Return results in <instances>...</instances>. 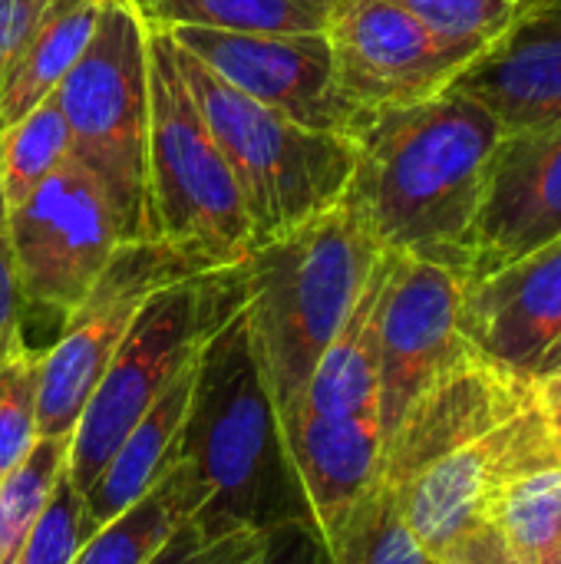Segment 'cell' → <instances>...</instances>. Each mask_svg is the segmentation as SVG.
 <instances>
[{
    "label": "cell",
    "instance_id": "obj_1",
    "mask_svg": "<svg viewBox=\"0 0 561 564\" xmlns=\"http://www.w3.org/2000/svg\"><path fill=\"white\" fill-rule=\"evenodd\" d=\"M357 165L347 202L390 254L440 261L463 278L503 122L470 93H446L367 116L354 129Z\"/></svg>",
    "mask_w": 561,
    "mask_h": 564
},
{
    "label": "cell",
    "instance_id": "obj_2",
    "mask_svg": "<svg viewBox=\"0 0 561 564\" xmlns=\"http://www.w3.org/2000/svg\"><path fill=\"white\" fill-rule=\"evenodd\" d=\"M179 459L202 489L195 519L212 535L235 529L271 532L284 522L314 529L274 400L251 350L245 304L198 350Z\"/></svg>",
    "mask_w": 561,
    "mask_h": 564
},
{
    "label": "cell",
    "instance_id": "obj_3",
    "mask_svg": "<svg viewBox=\"0 0 561 564\" xmlns=\"http://www.w3.org/2000/svg\"><path fill=\"white\" fill-rule=\"evenodd\" d=\"M380 258V245L344 198L241 261L251 350L278 420L301 403Z\"/></svg>",
    "mask_w": 561,
    "mask_h": 564
},
{
    "label": "cell",
    "instance_id": "obj_4",
    "mask_svg": "<svg viewBox=\"0 0 561 564\" xmlns=\"http://www.w3.org/2000/svg\"><path fill=\"white\" fill-rule=\"evenodd\" d=\"M175 56L238 182L255 248L344 202L357 165V145L350 135L308 129L284 112L248 99L179 43Z\"/></svg>",
    "mask_w": 561,
    "mask_h": 564
},
{
    "label": "cell",
    "instance_id": "obj_5",
    "mask_svg": "<svg viewBox=\"0 0 561 564\" xmlns=\"http://www.w3.org/2000/svg\"><path fill=\"white\" fill-rule=\"evenodd\" d=\"M149 231L202 268L255 248L238 182L159 23H149Z\"/></svg>",
    "mask_w": 561,
    "mask_h": 564
},
{
    "label": "cell",
    "instance_id": "obj_6",
    "mask_svg": "<svg viewBox=\"0 0 561 564\" xmlns=\"http://www.w3.org/2000/svg\"><path fill=\"white\" fill-rule=\"evenodd\" d=\"M241 304V261L179 278L145 301L69 436L66 476L76 492H89L126 433Z\"/></svg>",
    "mask_w": 561,
    "mask_h": 564
},
{
    "label": "cell",
    "instance_id": "obj_7",
    "mask_svg": "<svg viewBox=\"0 0 561 564\" xmlns=\"http://www.w3.org/2000/svg\"><path fill=\"white\" fill-rule=\"evenodd\" d=\"M69 155L99 182L122 241L149 231V23L129 0H106L99 26L53 93Z\"/></svg>",
    "mask_w": 561,
    "mask_h": 564
},
{
    "label": "cell",
    "instance_id": "obj_8",
    "mask_svg": "<svg viewBox=\"0 0 561 564\" xmlns=\"http://www.w3.org/2000/svg\"><path fill=\"white\" fill-rule=\"evenodd\" d=\"M208 271L165 241H122L89 294L63 321L40 360L36 436H73L86 403L109 370L145 301L179 278Z\"/></svg>",
    "mask_w": 561,
    "mask_h": 564
},
{
    "label": "cell",
    "instance_id": "obj_9",
    "mask_svg": "<svg viewBox=\"0 0 561 564\" xmlns=\"http://www.w3.org/2000/svg\"><path fill=\"white\" fill-rule=\"evenodd\" d=\"M7 231L23 307L46 311L60 324L122 245L106 192L73 155L33 195L7 208Z\"/></svg>",
    "mask_w": 561,
    "mask_h": 564
},
{
    "label": "cell",
    "instance_id": "obj_10",
    "mask_svg": "<svg viewBox=\"0 0 561 564\" xmlns=\"http://www.w3.org/2000/svg\"><path fill=\"white\" fill-rule=\"evenodd\" d=\"M555 466V426L539 393L513 420L413 476L393 502L420 549L436 562L453 542L489 525L516 482Z\"/></svg>",
    "mask_w": 561,
    "mask_h": 564
},
{
    "label": "cell",
    "instance_id": "obj_11",
    "mask_svg": "<svg viewBox=\"0 0 561 564\" xmlns=\"http://www.w3.org/2000/svg\"><path fill=\"white\" fill-rule=\"evenodd\" d=\"M327 40L337 89L357 126L367 116L446 93L479 56V50L440 36L393 0H341Z\"/></svg>",
    "mask_w": 561,
    "mask_h": 564
},
{
    "label": "cell",
    "instance_id": "obj_12",
    "mask_svg": "<svg viewBox=\"0 0 561 564\" xmlns=\"http://www.w3.org/2000/svg\"><path fill=\"white\" fill-rule=\"evenodd\" d=\"M460 271L430 258L384 251V288L377 304L384 440L423 387L470 350L460 330Z\"/></svg>",
    "mask_w": 561,
    "mask_h": 564
},
{
    "label": "cell",
    "instance_id": "obj_13",
    "mask_svg": "<svg viewBox=\"0 0 561 564\" xmlns=\"http://www.w3.org/2000/svg\"><path fill=\"white\" fill-rule=\"evenodd\" d=\"M165 33L248 99L308 129L354 135L357 116L337 89L327 33H228L205 26H172Z\"/></svg>",
    "mask_w": 561,
    "mask_h": 564
},
{
    "label": "cell",
    "instance_id": "obj_14",
    "mask_svg": "<svg viewBox=\"0 0 561 564\" xmlns=\"http://www.w3.org/2000/svg\"><path fill=\"white\" fill-rule=\"evenodd\" d=\"M536 397L539 387L532 380L466 350L430 387H423V393L407 406L393 433L384 440L377 486L397 496L413 476L513 420Z\"/></svg>",
    "mask_w": 561,
    "mask_h": 564
},
{
    "label": "cell",
    "instance_id": "obj_15",
    "mask_svg": "<svg viewBox=\"0 0 561 564\" xmlns=\"http://www.w3.org/2000/svg\"><path fill=\"white\" fill-rule=\"evenodd\" d=\"M561 238V126L506 132L470 228L463 284Z\"/></svg>",
    "mask_w": 561,
    "mask_h": 564
},
{
    "label": "cell",
    "instance_id": "obj_16",
    "mask_svg": "<svg viewBox=\"0 0 561 564\" xmlns=\"http://www.w3.org/2000/svg\"><path fill=\"white\" fill-rule=\"evenodd\" d=\"M460 330L476 357L532 380L561 340V238L463 284Z\"/></svg>",
    "mask_w": 561,
    "mask_h": 564
},
{
    "label": "cell",
    "instance_id": "obj_17",
    "mask_svg": "<svg viewBox=\"0 0 561 564\" xmlns=\"http://www.w3.org/2000/svg\"><path fill=\"white\" fill-rule=\"evenodd\" d=\"M453 86L479 99L506 132L561 126V0H529Z\"/></svg>",
    "mask_w": 561,
    "mask_h": 564
},
{
    "label": "cell",
    "instance_id": "obj_18",
    "mask_svg": "<svg viewBox=\"0 0 561 564\" xmlns=\"http://www.w3.org/2000/svg\"><path fill=\"white\" fill-rule=\"evenodd\" d=\"M281 433L317 539L327 549L380 479V416H321L298 406L281 416Z\"/></svg>",
    "mask_w": 561,
    "mask_h": 564
},
{
    "label": "cell",
    "instance_id": "obj_19",
    "mask_svg": "<svg viewBox=\"0 0 561 564\" xmlns=\"http://www.w3.org/2000/svg\"><path fill=\"white\" fill-rule=\"evenodd\" d=\"M106 0H46L0 69V132L50 99L89 46Z\"/></svg>",
    "mask_w": 561,
    "mask_h": 564
},
{
    "label": "cell",
    "instance_id": "obj_20",
    "mask_svg": "<svg viewBox=\"0 0 561 564\" xmlns=\"http://www.w3.org/2000/svg\"><path fill=\"white\" fill-rule=\"evenodd\" d=\"M195 360L162 390V397L126 433V440L119 443V449L112 453L99 479L83 496L96 529H103L132 502H139L179 463V436L188 416Z\"/></svg>",
    "mask_w": 561,
    "mask_h": 564
},
{
    "label": "cell",
    "instance_id": "obj_21",
    "mask_svg": "<svg viewBox=\"0 0 561 564\" xmlns=\"http://www.w3.org/2000/svg\"><path fill=\"white\" fill-rule=\"evenodd\" d=\"M380 288H384V258L370 284L364 288L354 314L317 360L298 406L321 416H380V357H377Z\"/></svg>",
    "mask_w": 561,
    "mask_h": 564
},
{
    "label": "cell",
    "instance_id": "obj_22",
    "mask_svg": "<svg viewBox=\"0 0 561 564\" xmlns=\"http://www.w3.org/2000/svg\"><path fill=\"white\" fill-rule=\"evenodd\" d=\"M202 512V489L192 469L179 459L139 502L106 522L73 564H149L169 539Z\"/></svg>",
    "mask_w": 561,
    "mask_h": 564
},
{
    "label": "cell",
    "instance_id": "obj_23",
    "mask_svg": "<svg viewBox=\"0 0 561 564\" xmlns=\"http://www.w3.org/2000/svg\"><path fill=\"white\" fill-rule=\"evenodd\" d=\"M341 0H145L139 13L165 30L205 26L228 33H327Z\"/></svg>",
    "mask_w": 561,
    "mask_h": 564
},
{
    "label": "cell",
    "instance_id": "obj_24",
    "mask_svg": "<svg viewBox=\"0 0 561 564\" xmlns=\"http://www.w3.org/2000/svg\"><path fill=\"white\" fill-rule=\"evenodd\" d=\"M69 129L56 99H43L23 119L0 132V195L3 205H17L33 195L66 159Z\"/></svg>",
    "mask_w": 561,
    "mask_h": 564
},
{
    "label": "cell",
    "instance_id": "obj_25",
    "mask_svg": "<svg viewBox=\"0 0 561 564\" xmlns=\"http://www.w3.org/2000/svg\"><path fill=\"white\" fill-rule=\"evenodd\" d=\"M489 525L522 564H561V466L516 482Z\"/></svg>",
    "mask_w": 561,
    "mask_h": 564
},
{
    "label": "cell",
    "instance_id": "obj_26",
    "mask_svg": "<svg viewBox=\"0 0 561 564\" xmlns=\"http://www.w3.org/2000/svg\"><path fill=\"white\" fill-rule=\"evenodd\" d=\"M433 558L420 549L407 529L393 496L384 486L350 512L337 539L324 549L317 564H430Z\"/></svg>",
    "mask_w": 561,
    "mask_h": 564
},
{
    "label": "cell",
    "instance_id": "obj_27",
    "mask_svg": "<svg viewBox=\"0 0 561 564\" xmlns=\"http://www.w3.org/2000/svg\"><path fill=\"white\" fill-rule=\"evenodd\" d=\"M69 436H40L33 449L0 479V558L20 552L26 532L66 473Z\"/></svg>",
    "mask_w": 561,
    "mask_h": 564
},
{
    "label": "cell",
    "instance_id": "obj_28",
    "mask_svg": "<svg viewBox=\"0 0 561 564\" xmlns=\"http://www.w3.org/2000/svg\"><path fill=\"white\" fill-rule=\"evenodd\" d=\"M43 350L26 337L0 360V479L33 449L36 436V387Z\"/></svg>",
    "mask_w": 561,
    "mask_h": 564
},
{
    "label": "cell",
    "instance_id": "obj_29",
    "mask_svg": "<svg viewBox=\"0 0 561 564\" xmlns=\"http://www.w3.org/2000/svg\"><path fill=\"white\" fill-rule=\"evenodd\" d=\"M99 529L89 519L83 492H76L69 476L63 473L53 496L46 499L43 512L36 516L33 529L26 532L17 558H20V564H73L79 549Z\"/></svg>",
    "mask_w": 561,
    "mask_h": 564
},
{
    "label": "cell",
    "instance_id": "obj_30",
    "mask_svg": "<svg viewBox=\"0 0 561 564\" xmlns=\"http://www.w3.org/2000/svg\"><path fill=\"white\" fill-rule=\"evenodd\" d=\"M440 36L479 50V56L513 26L529 0H393Z\"/></svg>",
    "mask_w": 561,
    "mask_h": 564
},
{
    "label": "cell",
    "instance_id": "obj_31",
    "mask_svg": "<svg viewBox=\"0 0 561 564\" xmlns=\"http://www.w3.org/2000/svg\"><path fill=\"white\" fill-rule=\"evenodd\" d=\"M268 532L235 529L212 535L195 516L169 539V545L149 564H258Z\"/></svg>",
    "mask_w": 561,
    "mask_h": 564
},
{
    "label": "cell",
    "instance_id": "obj_32",
    "mask_svg": "<svg viewBox=\"0 0 561 564\" xmlns=\"http://www.w3.org/2000/svg\"><path fill=\"white\" fill-rule=\"evenodd\" d=\"M17 340H23V297H20V281H17V264L7 231V205L0 195V360L10 354Z\"/></svg>",
    "mask_w": 561,
    "mask_h": 564
},
{
    "label": "cell",
    "instance_id": "obj_33",
    "mask_svg": "<svg viewBox=\"0 0 561 564\" xmlns=\"http://www.w3.org/2000/svg\"><path fill=\"white\" fill-rule=\"evenodd\" d=\"M317 558H321L317 532L304 522H284L268 532L258 564H317Z\"/></svg>",
    "mask_w": 561,
    "mask_h": 564
},
{
    "label": "cell",
    "instance_id": "obj_34",
    "mask_svg": "<svg viewBox=\"0 0 561 564\" xmlns=\"http://www.w3.org/2000/svg\"><path fill=\"white\" fill-rule=\"evenodd\" d=\"M436 564H522L493 525H479L460 542H453Z\"/></svg>",
    "mask_w": 561,
    "mask_h": 564
},
{
    "label": "cell",
    "instance_id": "obj_35",
    "mask_svg": "<svg viewBox=\"0 0 561 564\" xmlns=\"http://www.w3.org/2000/svg\"><path fill=\"white\" fill-rule=\"evenodd\" d=\"M43 3L46 0H0V69H3V59L10 56L13 43L30 26V20L40 13Z\"/></svg>",
    "mask_w": 561,
    "mask_h": 564
},
{
    "label": "cell",
    "instance_id": "obj_36",
    "mask_svg": "<svg viewBox=\"0 0 561 564\" xmlns=\"http://www.w3.org/2000/svg\"><path fill=\"white\" fill-rule=\"evenodd\" d=\"M532 383L539 387V390H546V387H555L561 383V340L542 357V364L536 367V373H532Z\"/></svg>",
    "mask_w": 561,
    "mask_h": 564
},
{
    "label": "cell",
    "instance_id": "obj_37",
    "mask_svg": "<svg viewBox=\"0 0 561 564\" xmlns=\"http://www.w3.org/2000/svg\"><path fill=\"white\" fill-rule=\"evenodd\" d=\"M0 564H20V558H17V552H13V555H7V558H0Z\"/></svg>",
    "mask_w": 561,
    "mask_h": 564
},
{
    "label": "cell",
    "instance_id": "obj_38",
    "mask_svg": "<svg viewBox=\"0 0 561 564\" xmlns=\"http://www.w3.org/2000/svg\"><path fill=\"white\" fill-rule=\"evenodd\" d=\"M555 449H559V459H561V426H555Z\"/></svg>",
    "mask_w": 561,
    "mask_h": 564
},
{
    "label": "cell",
    "instance_id": "obj_39",
    "mask_svg": "<svg viewBox=\"0 0 561 564\" xmlns=\"http://www.w3.org/2000/svg\"><path fill=\"white\" fill-rule=\"evenodd\" d=\"M129 3H136V7H142V3H145V0H129Z\"/></svg>",
    "mask_w": 561,
    "mask_h": 564
},
{
    "label": "cell",
    "instance_id": "obj_40",
    "mask_svg": "<svg viewBox=\"0 0 561 564\" xmlns=\"http://www.w3.org/2000/svg\"><path fill=\"white\" fill-rule=\"evenodd\" d=\"M430 564H436V562H430Z\"/></svg>",
    "mask_w": 561,
    "mask_h": 564
}]
</instances>
